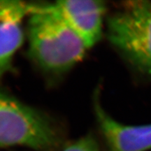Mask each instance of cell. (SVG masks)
<instances>
[{
	"label": "cell",
	"instance_id": "cell-4",
	"mask_svg": "<svg viewBox=\"0 0 151 151\" xmlns=\"http://www.w3.org/2000/svg\"><path fill=\"white\" fill-rule=\"evenodd\" d=\"M52 10L83 41L88 49L101 39L106 6L104 1L65 0L50 4Z\"/></svg>",
	"mask_w": 151,
	"mask_h": 151
},
{
	"label": "cell",
	"instance_id": "cell-2",
	"mask_svg": "<svg viewBox=\"0 0 151 151\" xmlns=\"http://www.w3.org/2000/svg\"><path fill=\"white\" fill-rule=\"evenodd\" d=\"M62 144L61 133L51 119L0 90V148L58 151Z\"/></svg>",
	"mask_w": 151,
	"mask_h": 151
},
{
	"label": "cell",
	"instance_id": "cell-1",
	"mask_svg": "<svg viewBox=\"0 0 151 151\" xmlns=\"http://www.w3.org/2000/svg\"><path fill=\"white\" fill-rule=\"evenodd\" d=\"M27 22L28 55L44 72H67L82 60L88 50L50 4L37 3Z\"/></svg>",
	"mask_w": 151,
	"mask_h": 151
},
{
	"label": "cell",
	"instance_id": "cell-6",
	"mask_svg": "<svg viewBox=\"0 0 151 151\" xmlns=\"http://www.w3.org/2000/svg\"><path fill=\"white\" fill-rule=\"evenodd\" d=\"M96 119L109 151H148L151 149V124L127 125L114 120L103 109L99 92L94 96Z\"/></svg>",
	"mask_w": 151,
	"mask_h": 151
},
{
	"label": "cell",
	"instance_id": "cell-3",
	"mask_svg": "<svg viewBox=\"0 0 151 151\" xmlns=\"http://www.w3.org/2000/svg\"><path fill=\"white\" fill-rule=\"evenodd\" d=\"M107 37L132 67L151 76V2L129 1L107 20Z\"/></svg>",
	"mask_w": 151,
	"mask_h": 151
},
{
	"label": "cell",
	"instance_id": "cell-7",
	"mask_svg": "<svg viewBox=\"0 0 151 151\" xmlns=\"http://www.w3.org/2000/svg\"><path fill=\"white\" fill-rule=\"evenodd\" d=\"M60 151H100L99 144L91 134L81 137Z\"/></svg>",
	"mask_w": 151,
	"mask_h": 151
},
{
	"label": "cell",
	"instance_id": "cell-5",
	"mask_svg": "<svg viewBox=\"0 0 151 151\" xmlns=\"http://www.w3.org/2000/svg\"><path fill=\"white\" fill-rule=\"evenodd\" d=\"M37 3L0 0V78L10 71L17 50L24 41V20L35 11Z\"/></svg>",
	"mask_w": 151,
	"mask_h": 151
}]
</instances>
